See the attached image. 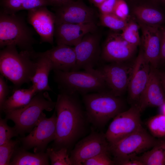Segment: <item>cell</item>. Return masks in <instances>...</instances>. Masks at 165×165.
Instances as JSON below:
<instances>
[{"instance_id":"6da1fadb","label":"cell","mask_w":165,"mask_h":165,"mask_svg":"<svg viewBox=\"0 0 165 165\" xmlns=\"http://www.w3.org/2000/svg\"><path fill=\"white\" fill-rule=\"evenodd\" d=\"M77 94L60 91L55 107L56 136L53 148L68 150L88 131L90 124Z\"/></svg>"},{"instance_id":"7a4b0ae2","label":"cell","mask_w":165,"mask_h":165,"mask_svg":"<svg viewBox=\"0 0 165 165\" xmlns=\"http://www.w3.org/2000/svg\"><path fill=\"white\" fill-rule=\"evenodd\" d=\"M16 47L8 46L0 50V72L1 75L18 87L31 82L37 63L34 51L19 52Z\"/></svg>"},{"instance_id":"3957f363","label":"cell","mask_w":165,"mask_h":165,"mask_svg":"<svg viewBox=\"0 0 165 165\" xmlns=\"http://www.w3.org/2000/svg\"><path fill=\"white\" fill-rule=\"evenodd\" d=\"M82 95L88 120L96 128H103L110 119L123 111L124 104L120 97L116 96L109 91Z\"/></svg>"},{"instance_id":"277c9868","label":"cell","mask_w":165,"mask_h":165,"mask_svg":"<svg viewBox=\"0 0 165 165\" xmlns=\"http://www.w3.org/2000/svg\"><path fill=\"white\" fill-rule=\"evenodd\" d=\"M54 72V79L60 91L83 95L106 91L104 78L97 69L90 71Z\"/></svg>"},{"instance_id":"5b68a950","label":"cell","mask_w":165,"mask_h":165,"mask_svg":"<svg viewBox=\"0 0 165 165\" xmlns=\"http://www.w3.org/2000/svg\"><path fill=\"white\" fill-rule=\"evenodd\" d=\"M56 104L47 91L38 92L24 107L5 113V118L13 121L19 135H23L32 130L44 111H51Z\"/></svg>"},{"instance_id":"8992f818","label":"cell","mask_w":165,"mask_h":165,"mask_svg":"<svg viewBox=\"0 0 165 165\" xmlns=\"http://www.w3.org/2000/svg\"><path fill=\"white\" fill-rule=\"evenodd\" d=\"M35 43L31 30L24 19L15 14L0 11V47L13 45L21 50L33 51Z\"/></svg>"},{"instance_id":"52a82bcc","label":"cell","mask_w":165,"mask_h":165,"mask_svg":"<svg viewBox=\"0 0 165 165\" xmlns=\"http://www.w3.org/2000/svg\"><path fill=\"white\" fill-rule=\"evenodd\" d=\"M159 141L142 127L117 142L109 145V152L114 156L115 164H117L153 147Z\"/></svg>"},{"instance_id":"ba28073f","label":"cell","mask_w":165,"mask_h":165,"mask_svg":"<svg viewBox=\"0 0 165 165\" xmlns=\"http://www.w3.org/2000/svg\"><path fill=\"white\" fill-rule=\"evenodd\" d=\"M56 121L55 110L49 118L43 112L29 134L19 138L21 147L26 150L33 148L34 152H45L48 144L55 139Z\"/></svg>"},{"instance_id":"9c48e42d","label":"cell","mask_w":165,"mask_h":165,"mask_svg":"<svg viewBox=\"0 0 165 165\" xmlns=\"http://www.w3.org/2000/svg\"><path fill=\"white\" fill-rule=\"evenodd\" d=\"M138 107L133 105L128 110L113 118L105 134L109 145L114 143L142 127Z\"/></svg>"},{"instance_id":"30bf717a","label":"cell","mask_w":165,"mask_h":165,"mask_svg":"<svg viewBox=\"0 0 165 165\" xmlns=\"http://www.w3.org/2000/svg\"><path fill=\"white\" fill-rule=\"evenodd\" d=\"M101 35L98 30L88 33L74 47L76 57L75 71H92L101 58Z\"/></svg>"},{"instance_id":"8fae6325","label":"cell","mask_w":165,"mask_h":165,"mask_svg":"<svg viewBox=\"0 0 165 165\" xmlns=\"http://www.w3.org/2000/svg\"><path fill=\"white\" fill-rule=\"evenodd\" d=\"M109 146L105 134L92 131L79 140L71 151L70 157L72 165H82L85 161L97 155L109 153Z\"/></svg>"},{"instance_id":"7c38bea8","label":"cell","mask_w":165,"mask_h":165,"mask_svg":"<svg viewBox=\"0 0 165 165\" xmlns=\"http://www.w3.org/2000/svg\"><path fill=\"white\" fill-rule=\"evenodd\" d=\"M132 65L123 62H112L97 69L103 76L109 91L114 95L120 97L128 88Z\"/></svg>"},{"instance_id":"4fadbf2b","label":"cell","mask_w":165,"mask_h":165,"mask_svg":"<svg viewBox=\"0 0 165 165\" xmlns=\"http://www.w3.org/2000/svg\"><path fill=\"white\" fill-rule=\"evenodd\" d=\"M56 24L96 23L94 10L82 2L72 0L58 7H54Z\"/></svg>"},{"instance_id":"5bb4252c","label":"cell","mask_w":165,"mask_h":165,"mask_svg":"<svg viewBox=\"0 0 165 165\" xmlns=\"http://www.w3.org/2000/svg\"><path fill=\"white\" fill-rule=\"evenodd\" d=\"M150 68V64L145 58L141 48L132 64L128 88L129 99L133 105H138L148 82Z\"/></svg>"},{"instance_id":"9a60e30c","label":"cell","mask_w":165,"mask_h":165,"mask_svg":"<svg viewBox=\"0 0 165 165\" xmlns=\"http://www.w3.org/2000/svg\"><path fill=\"white\" fill-rule=\"evenodd\" d=\"M137 47L126 41L120 33L112 32L101 48V58L111 63L123 62L132 57Z\"/></svg>"},{"instance_id":"2e32d148","label":"cell","mask_w":165,"mask_h":165,"mask_svg":"<svg viewBox=\"0 0 165 165\" xmlns=\"http://www.w3.org/2000/svg\"><path fill=\"white\" fill-rule=\"evenodd\" d=\"M54 13L47 6L28 10L27 20L40 36L42 42L53 44L55 25Z\"/></svg>"},{"instance_id":"e0dca14e","label":"cell","mask_w":165,"mask_h":165,"mask_svg":"<svg viewBox=\"0 0 165 165\" xmlns=\"http://www.w3.org/2000/svg\"><path fill=\"white\" fill-rule=\"evenodd\" d=\"M142 32L141 48L151 66L156 68L160 62L161 34L160 26L146 24L140 22Z\"/></svg>"},{"instance_id":"ac0fdd59","label":"cell","mask_w":165,"mask_h":165,"mask_svg":"<svg viewBox=\"0 0 165 165\" xmlns=\"http://www.w3.org/2000/svg\"><path fill=\"white\" fill-rule=\"evenodd\" d=\"M97 30L95 23L56 24L54 38L57 45L74 46L86 34Z\"/></svg>"},{"instance_id":"d6986e66","label":"cell","mask_w":165,"mask_h":165,"mask_svg":"<svg viewBox=\"0 0 165 165\" xmlns=\"http://www.w3.org/2000/svg\"><path fill=\"white\" fill-rule=\"evenodd\" d=\"M165 103V92L156 68L151 66L149 77L138 105L141 112L148 106L160 107Z\"/></svg>"},{"instance_id":"ffe728a7","label":"cell","mask_w":165,"mask_h":165,"mask_svg":"<svg viewBox=\"0 0 165 165\" xmlns=\"http://www.w3.org/2000/svg\"><path fill=\"white\" fill-rule=\"evenodd\" d=\"M41 53L50 59L53 70L63 72L75 70L76 57L74 47L65 45H57Z\"/></svg>"},{"instance_id":"44dd1931","label":"cell","mask_w":165,"mask_h":165,"mask_svg":"<svg viewBox=\"0 0 165 165\" xmlns=\"http://www.w3.org/2000/svg\"><path fill=\"white\" fill-rule=\"evenodd\" d=\"M37 67L34 75L31 79L32 85L38 92L52 91L48 82L49 75L53 70L52 62L48 57L41 53H35Z\"/></svg>"},{"instance_id":"7402d4cb","label":"cell","mask_w":165,"mask_h":165,"mask_svg":"<svg viewBox=\"0 0 165 165\" xmlns=\"http://www.w3.org/2000/svg\"><path fill=\"white\" fill-rule=\"evenodd\" d=\"M38 93L33 85L28 89H16L10 96L7 97L0 109L1 112L5 113L24 107Z\"/></svg>"},{"instance_id":"603a6c76","label":"cell","mask_w":165,"mask_h":165,"mask_svg":"<svg viewBox=\"0 0 165 165\" xmlns=\"http://www.w3.org/2000/svg\"><path fill=\"white\" fill-rule=\"evenodd\" d=\"M49 159L46 152L32 153L16 147L9 165H48Z\"/></svg>"},{"instance_id":"cb8c5ba5","label":"cell","mask_w":165,"mask_h":165,"mask_svg":"<svg viewBox=\"0 0 165 165\" xmlns=\"http://www.w3.org/2000/svg\"><path fill=\"white\" fill-rule=\"evenodd\" d=\"M133 13L139 22L153 26H160L164 20L163 14L154 7L145 5L135 6Z\"/></svg>"},{"instance_id":"d4e9b609","label":"cell","mask_w":165,"mask_h":165,"mask_svg":"<svg viewBox=\"0 0 165 165\" xmlns=\"http://www.w3.org/2000/svg\"><path fill=\"white\" fill-rule=\"evenodd\" d=\"M134 158L143 165H165V139L159 141L151 150L141 156Z\"/></svg>"},{"instance_id":"484cf974","label":"cell","mask_w":165,"mask_h":165,"mask_svg":"<svg viewBox=\"0 0 165 165\" xmlns=\"http://www.w3.org/2000/svg\"><path fill=\"white\" fill-rule=\"evenodd\" d=\"M68 152L64 148L56 149L52 147L46 150L52 165H73Z\"/></svg>"},{"instance_id":"4316f807","label":"cell","mask_w":165,"mask_h":165,"mask_svg":"<svg viewBox=\"0 0 165 165\" xmlns=\"http://www.w3.org/2000/svg\"><path fill=\"white\" fill-rule=\"evenodd\" d=\"M147 126L152 135L158 138H165V115L160 114L149 119Z\"/></svg>"},{"instance_id":"83f0119b","label":"cell","mask_w":165,"mask_h":165,"mask_svg":"<svg viewBox=\"0 0 165 165\" xmlns=\"http://www.w3.org/2000/svg\"><path fill=\"white\" fill-rule=\"evenodd\" d=\"M140 26L136 23L131 21L128 23L122 30L121 35L122 38L130 45L137 47L141 43L139 29Z\"/></svg>"},{"instance_id":"f1b7e54d","label":"cell","mask_w":165,"mask_h":165,"mask_svg":"<svg viewBox=\"0 0 165 165\" xmlns=\"http://www.w3.org/2000/svg\"><path fill=\"white\" fill-rule=\"evenodd\" d=\"M99 19L101 25L114 31H122L128 23L127 20L119 18L113 13L100 14Z\"/></svg>"},{"instance_id":"f546056e","label":"cell","mask_w":165,"mask_h":165,"mask_svg":"<svg viewBox=\"0 0 165 165\" xmlns=\"http://www.w3.org/2000/svg\"><path fill=\"white\" fill-rule=\"evenodd\" d=\"M19 141L10 140L0 145V165H9Z\"/></svg>"},{"instance_id":"4dcf8cb0","label":"cell","mask_w":165,"mask_h":165,"mask_svg":"<svg viewBox=\"0 0 165 165\" xmlns=\"http://www.w3.org/2000/svg\"><path fill=\"white\" fill-rule=\"evenodd\" d=\"M7 120L0 117V145L9 142L12 138L19 135L14 126L11 127L7 123Z\"/></svg>"},{"instance_id":"1f68e13d","label":"cell","mask_w":165,"mask_h":165,"mask_svg":"<svg viewBox=\"0 0 165 165\" xmlns=\"http://www.w3.org/2000/svg\"><path fill=\"white\" fill-rule=\"evenodd\" d=\"M28 0H1V11L7 14L16 13L22 10Z\"/></svg>"},{"instance_id":"d6a6232c","label":"cell","mask_w":165,"mask_h":165,"mask_svg":"<svg viewBox=\"0 0 165 165\" xmlns=\"http://www.w3.org/2000/svg\"><path fill=\"white\" fill-rule=\"evenodd\" d=\"M109 153H103L97 155L83 162L82 165H112L115 164L109 156Z\"/></svg>"},{"instance_id":"836d02e7","label":"cell","mask_w":165,"mask_h":165,"mask_svg":"<svg viewBox=\"0 0 165 165\" xmlns=\"http://www.w3.org/2000/svg\"><path fill=\"white\" fill-rule=\"evenodd\" d=\"M129 13L128 6L125 0H116L113 13L119 18L127 21Z\"/></svg>"},{"instance_id":"e575fe53","label":"cell","mask_w":165,"mask_h":165,"mask_svg":"<svg viewBox=\"0 0 165 165\" xmlns=\"http://www.w3.org/2000/svg\"><path fill=\"white\" fill-rule=\"evenodd\" d=\"M9 87L4 79V77L0 76V109L2 108L9 94Z\"/></svg>"},{"instance_id":"d590c367","label":"cell","mask_w":165,"mask_h":165,"mask_svg":"<svg viewBox=\"0 0 165 165\" xmlns=\"http://www.w3.org/2000/svg\"><path fill=\"white\" fill-rule=\"evenodd\" d=\"M116 0H106L101 3L98 8L101 14L113 13Z\"/></svg>"},{"instance_id":"8d00e7d4","label":"cell","mask_w":165,"mask_h":165,"mask_svg":"<svg viewBox=\"0 0 165 165\" xmlns=\"http://www.w3.org/2000/svg\"><path fill=\"white\" fill-rule=\"evenodd\" d=\"M161 46L160 63H165V27H160Z\"/></svg>"},{"instance_id":"74e56055","label":"cell","mask_w":165,"mask_h":165,"mask_svg":"<svg viewBox=\"0 0 165 165\" xmlns=\"http://www.w3.org/2000/svg\"><path fill=\"white\" fill-rule=\"evenodd\" d=\"M117 164L122 165H143L140 161L134 158L125 160L119 162Z\"/></svg>"},{"instance_id":"f35d334b","label":"cell","mask_w":165,"mask_h":165,"mask_svg":"<svg viewBox=\"0 0 165 165\" xmlns=\"http://www.w3.org/2000/svg\"><path fill=\"white\" fill-rule=\"evenodd\" d=\"M72 0H47L50 6L54 7L61 6Z\"/></svg>"},{"instance_id":"ab89813d","label":"cell","mask_w":165,"mask_h":165,"mask_svg":"<svg viewBox=\"0 0 165 165\" xmlns=\"http://www.w3.org/2000/svg\"><path fill=\"white\" fill-rule=\"evenodd\" d=\"M158 74L163 90L165 92V72H159Z\"/></svg>"},{"instance_id":"60d3db41","label":"cell","mask_w":165,"mask_h":165,"mask_svg":"<svg viewBox=\"0 0 165 165\" xmlns=\"http://www.w3.org/2000/svg\"><path fill=\"white\" fill-rule=\"evenodd\" d=\"M105 0H90L92 3L97 7Z\"/></svg>"},{"instance_id":"b9f144b4","label":"cell","mask_w":165,"mask_h":165,"mask_svg":"<svg viewBox=\"0 0 165 165\" xmlns=\"http://www.w3.org/2000/svg\"><path fill=\"white\" fill-rule=\"evenodd\" d=\"M161 114L165 115V103L160 107Z\"/></svg>"},{"instance_id":"7bdbcfd3","label":"cell","mask_w":165,"mask_h":165,"mask_svg":"<svg viewBox=\"0 0 165 165\" xmlns=\"http://www.w3.org/2000/svg\"><path fill=\"white\" fill-rule=\"evenodd\" d=\"M155 1L160 2L165 4V0H154Z\"/></svg>"}]
</instances>
